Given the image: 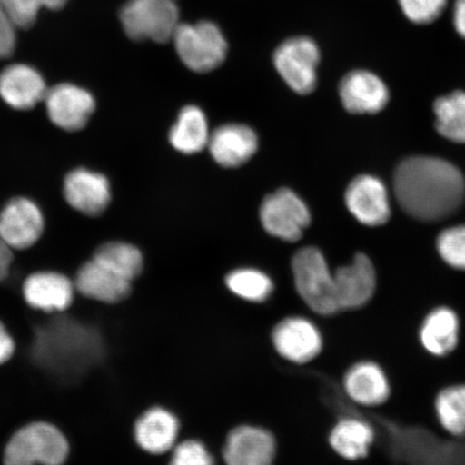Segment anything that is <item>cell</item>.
<instances>
[{"instance_id":"obj_1","label":"cell","mask_w":465,"mask_h":465,"mask_svg":"<svg viewBox=\"0 0 465 465\" xmlns=\"http://www.w3.org/2000/svg\"><path fill=\"white\" fill-rule=\"evenodd\" d=\"M393 190L399 205L411 218L435 223L452 216L462 206L464 178L451 163L430 156H412L400 163Z\"/></svg>"},{"instance_id":"obj_2","label":"cell","mask_w":465,"mask_h":465,"mask_svg":"<svg viewBox=\"0 0 465 465\" xmlns=\"http://www.w3.org/2000/svg\"><path fill=\"white\" fill-rule=\"evenodd\" d=\"M357 411L374 427L375 443L381 441L395 463L465 465V441L441 439L426 428L407 426L373 412Z\"/></svg>"},{"instance_id":"obj_3","label":"cell","mask_w":465,"mask_h":465,"mask_svg":"<svg viewBox=\"0 0 465 465\" xmlns=\"http://www.w3.org/2000/svg\"><path fill=\"white\" fill-rule=\"evenodd\" d=\"M72 446L54 423L34 420L10 435L2 453L3 465H65Z\"/></svg>"},{"instance_id":"obj_4","label":"cell","mask_w":465,"mask_h":465,"mask_svg":"<svg viewBox=\"0 0 465 465\" xmlns=\"http://www.w3.org/2000/svg\"><path fill=\"white\" fill-rule=\"evenodd\" d=\"M295 287L308 307L322 316L341 312L334 274L318 248L301 249L292 260Z\"/></svg>"},{"instance_id":"obj_5","label":"cell","mask_w":465,"mask_h":465,"mask_svg":"<svg viewBox=\"0 0 465 465\" xmlns=\"http://www.w3.org/2000/svg\"><path fill=\"white\" fill-rule=\"evenodd\" d=\"M172 40L180 60L195 73L213 71L228 54L223 31L211 21L180 23Z\"/></svg>"},{"instance_id":"obj_6","label":"cell","mask_w":465,"mask_h":465,"mask_svg":"<svg viewBox=\"0 0 465 465\" xmlns=\"http://www.w3.org/2000/svg\"><path fill=\"white\" fill-rule=\"evenodd\" d=\"M177 0H129L120 20L133 40L164 44L172 40L180 25Z\"/></svg>"},{"instance_id":"obj_7","label":"cell","mask_w":465,"mask_h":465,"mask_svg":"<svg viewBox=\"0 0 465 465\" xmlns=\"http://www.w3.org/2000/svg\"><path fill=\"white\" fill-rule=\"evenodd\" d=\"M320 50L313 40L294 37L278 46L274 64L279 74L300 95L310 94L317 86Z\"/></svg>"},{"instance_id":"obj_8","label":"cell","mask_w":465,"mask_h":465,"mask_svg":"<svg viewBox=\"0 0 465 465\" xmlns=\"http://www.w3.org/2000/svg\"><path fill=\"white\" fill-rule=\"evenodd\" d=\"M260 219L269 234L294 242L303 236L312 216L304 201L292 190L284 188L265 197L261 205Z\"/></svg>"},{"instance_id":"obj_9","label":"cell","mask_w":465,"mask_h":465,"mask_svg":"<svg viewBox=\"0 0 465 465\" xmlns=\"http://www.w3.org/2000/svg\"><path fill=\"white\" fill-rule=\"evenodd\" d=\"M44 229L42 212L25 197L11 200L0 213V240L13 250L34 246L42 237Z\"/></svg>"},{"instance_id":"obj_10","label":"cell","mask_w":465,"mask_h":465,"mask_svg":"<svg viewBox=\"0 0 465 465\" xmlns=\"http://www.w3.org/2000/svg\"><path fill=\"white\" fill-rule=\"evenodd\" d=\"M44 102L51 122L67 132L83 130L95 110L90 93L69 84L46 91Z\"/></svg>"},{"instance_id":"obj_11","label":"cell","mask_w":465,"mask_h":465,"mask_svg":"<svg viewBox=\"0 0 465 465\" xmlns=\"http://www.w3.org/2000/svg\"><path fill=\"white\" fill-rule=\"evenodd\" d=\"M334 402L345 412V416L336 423L330 434V444L342 458L359 460L368 456L371 445L375 443L374 427L354 409L351 401L335 398Z\"/></svg>"},{"instance_id":"obj_12","label":"cell","mask_w":465,"mask_h":465,"mask_svg":"<svg viewBox=\"0 0 465 465\" xmlns=\"http://www.w3.org/2000/svg\"><path fill=\"white\" fill-rule=\"evenodd\" d=\"M345 202L352 216L364 225L380 226L385 224L391 216L385 184L370 174L352 180L348 185Z\"/></svg>"},{"instance_id":"obj_13","label":"cell","mask_w":465,"mask_h":465,"mask_svg":"<svg viewBox=\"0 0 465 465\" xmlns=\"http://www.w3.org/2000/svg\"><path fill=\"white\" fill-rule=\"evenodd\" d=\"M74 283L56 272H37L29 275L22 287L25 303L45 313L66 312L74 299Z\"/></svg>"},{"instance_id":"obj_14","label":"cell","mask_w":465,"mask_h":465,"mask_svg":"<svg viewBox=\"0 0 465 465\" xmlns=\"http://www.w3.org/2000/svg\"><path fill=\"white\" fill-rule=\"evenodd\" d=\"M64 196L75 211L85 216H100L112 201L108 179L102 173L78 168L64 182Z\"/></svg>"},{"instance_id":"obj_15","label":"cell","mask_w":465,"mask_h":465,"mask_svg":"<svg viewBox=\"0 0 465 465\" xmlns=\"http://www.w3.org/2000/svg\"><path fill=\"white\" fill-rule=\"evenodd\" d=\"M337 300L341 311L357 310L368 304L375 293L376 272L364 253H358L351 264L334 274Z\"/></svg>"},{"instance_id":"obj_16","label":"cell","mask_w":465,"mask_h":465,"mask_svg":"<svg viewBox=\"0 0 465 465\" xmlns=\"http://www.w3.org/2000/svg\"><path fill=\"white\" fill-rule=\"evenodd\" d=\"M272 342L282 357L294 363H306L322 351L318 329L305 318L284 319L272 333Z\"/></svg>"},{"instance_id":"obj_17","label":"cell","mask_w":465,"mask_h":465,"mask_svg":"<svg viewBox=\"0 0 465 465\" xmlns=\"http://www.w3.org/2000/svg\"><path fill=\"white\" fill-rule=\"evenodd\" d=\"M342 106L351 114H377L387 106L388 87L373 73L353 71L342 78L340 84Z\"/></svg>"},{"instance_id":"obj_18","label":"cell","mask_w":465,"mask_h":465,"mask_svg":"<svg viewBox=\"0 0 465 465\" xmlns=\"http://www.w3.org/2000/svg\"><path fill=\"white\" fill-rule=\"evenodd\" d=\"M275 453L274 436L261 428L243 426L228 436L223 457L226 465H272Z\"/></svg>"},{"instance_id":"obj_19","label":"cell","mask_w":465,"mask_h":465,"mask_svg":"<svg viewBox=\"0 0 465 465\" xmlns=\"http://www.w3.org/2000/svg\"><path fill=\"white\" fill-rule=\"evenodd\" d=\"M74 283L84 298L109 305L121 303L132 292L131 282L93 259L80 267Z\"/></svg>"},{"instance_id":"obj_20","label":"cell","mask_w":465,"mask_h":465,"mask_svg":"<svg viewBox=\"0 0 465 465\" xmlns=\"http://www.w3.org/2000/svg\"><path fill=\"white\" fill-rule=\"evenodd\" d=\"M258 136L242 124H226L211 134L208 148L214 161L226 168L245 164L258 150Z\"/></svg>"},{"instance_id":"obj_21","label":"cell","mask_w":465,"mask_h":465,"mask_svg":"<svg viewBox=\"0 0 465 465\" xmlns=\"http://www.w3.org/2000/svg\"><path fill=\"white\" fill-rule=\"evenodd\" d=\"M45 80L36 69L26 65H13L0 74V97L10 107L29 110L45 100Z\"/></svg>"},{"instance_id":"obj_22","label":"cell","mask_w":465,"mask_h":465,"mask_svg":"<svg viewBox=\"0 0 465 465\" xmlns=\"http://www.w3.org/2000/svg\"><path fill=\"white\" fill-rule=\"evenodd\" d=\"M346 397L354 405L373 407L385 403L391 386L380 365L364 361L351 366L344 378Z\"/></svg>"},{"instance_id":"obj_23","label":"cell","mask_w":465,"mask_h":465,"mask_svg":"<svg viewBox=\"0 0 465 465\" xmlns=\"http://www.w3.org/2000/svg\"><path fill=\"white\" fill-rule=\"evenodd\" d=\"M179 422L171 411L153 407L138 418L134 427V438L143 450L151 455H162L176 443Z\"/></svg>"},{"instance_id":"obj_24","label":"cell","mask_w":465,"mask_h":465,"mask_svg":"<svg viewBox=\"0 0 465 465\" xmlns=\"http://www.w3.org/2000/svg\"><path fill=\"white\" fill-rule=\"evenodd\" d=\"M459 319L449 307H440L423 320L420 339L432 356L445 357L455 351L459 340Z\"/></svg>"},{"instance_id":"obj_25","label":"cell","mask_w":465,"mask_h":465,"mask_svg":"<svg viewBox=\"0 0 465 465\" xmlns=\"http://www.w3.org/2000/svg\"><path fill=\"white\" fill-rule=\"evenodd\" d=\"M209 138L211 133L203 110L196 106L184 107L170 133L173 147L179 153L194 154L208 147Z\"/></svg>"},{"instance_id":"obj_26","label":"cell","mask_w":465,"mask_h":465,"mask_svg":"<svg viewBox=\"0 0 465 465\" xmlns=\"http://www.w3.org/2000/svg\"><path fill=\"white\" fill-rule=\"evenodd\" d=\"M93 260L131 282L142 274L143 269V258L139 249L121 242L104 243L96 250Z\"/></svg>"},{"instance_id":"obj_27","label":"cell","mask_w":465,"mask_h":465,"mask_svg":"<svg viewBox=\"0 0 465 465\" xmlns=\"http://www.w3.org/2000/svg\"><path fill=\"white\" fill-rule=\"evenodd\" d=\"M436 130L453 143H465V92L456 91L434 103Z\"/></svg>"},{"instance_id":"obj_28","label":"cell","mask_w":465,"mask_h":465,"mask_svg":"<svg viewBox=\"0 0 465 465\" xmlns=\"http://www.w3.org/2000/svg\"><path fill=\"white\" fill-rule=\"evenodd\" d=\"M436 416L453 438L465 436V385L443 389L435 400Z\"/></svg>"},{"instance_id":"obj_29","label":"cell","mask_w":465,"mask_h":465,"mask_svg":"<svg viewBox=\"0 0 465 465\" xmlns=\"http://www.w3.org/2000/svg\"><path fill=\"white\" fill-rule=\"evenodd\" d=\"M226 286L240 298L249 302H264L274 290L271 278L254 269L232 272L225 279Z\"/></svg>"},{"instance_id":"obj_30","label":"cell","mask_w":465,"mask_h":465,"mask_svg":"<svg viewBox=\"0 0 465 465\" xmlns=\"http://www.w3.org/2000/svg\"><path fill=\"white\" fill-rule=\"evenodd\" d=\"M17 28L31 27L40 9H61L68 0H0Z\"/></svg>"},{"instance_id":"obj_31","label":"cell","mask_w":465,"mask_h":465,"mask_svg":"<svg viewBox=\"0 0 465 465\" xmlns=\"http://www.w3.org/2000/svg\"><path fill=\"white\" fill-rule=\"evenodd\" d=\"M439 253L453 269L465 271V225L446 229L439 235Z\"/></svg>"},{"instance_id":"obj_32","label":"cell","mask_w":465,"mask_h":465,"mask_svg":"<svg viewBox=\"0 0 465 465\" xmlns=\"http://www.w3.org/2000/svg\"><path fill=\"white\" fill-rule=\"evenodd\" d=\"M403 15L417 25H427L444 13L447 0H398Z\"/></svg>"},{"instance_id":"obj_33","label":"cell","mask_w":465,"mask_h":465,"mask_svg":"<svg viewBox=\"0 0 465 465\" xmlns=\"http://www.w3.org/2000/svg\"><path fill=\"white\" fill-rule=\"evenodd\" d=\"M170 465H214L213 459L200 441L187 440L173 450Z\"/></svg>"},{"instance_id":"obj_34","label":"cell","mask_w":465,"mask_h":465,"mask_svg":"<svg viewBox=\"0 0 465 465\" xmlns=\"http://www.w3.org/2000/svg\"><path fill=\"white\" fill-rule=\"evenodd\" d=\"M16 28L8 11L5 10L3 3L0 2V58L8 57L13 54L16 42Z\"/></svg>"},{"instance_id":"obj_35","label":"cell","mask_w":465,"mask_h":465,"mask_svg":"<svg viewBox=\"0 0 465 465\" xmlns=\"http://www.w3.org/2000/svg\"><path fill=\"white\" fill-rule=\"evenodd\" d=\"M15 341L2 320H0V366L7 364L15 357Z\"/></svg>"},{"instance_id":"obj_36","label":"cell","mask_w":465,"mask_h":465,"mask_svg":"<svg viewBox=\"0 0 465 465\" xmlns=\"http://www.w3.org/2000/svg\"><path fill=\"white\" fill-rule=\"evenodd\" d=\"M13 261V249L5 245V243L0 240V282H4L5 279L8 277Z\"/></svg>"},{"instance_id":"obj_37","label":"cell","mask_w":465,"mask_h":465,"mask_svg":"<svg viewBox=\"0 0 465 465\" xmlns=\"http://www.w3.org/2000/svg\"><path fill=\"white\" fill-rule=\"evenodd\" d=\"M452 22L459 36L465 39V0H456L452 10Z\"/></svg>"}]
</instances>
